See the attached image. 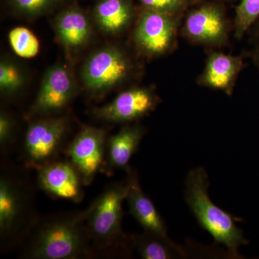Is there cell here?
I'll return each mask as SVG.
<instances>
[{
    "mask_svg": "<svg viewBox=\"0 0 259 259\" xmlns=\"http://www.w3.org/2000/svg\"><path fill=\"white\" fill-rule=\"evenodd\" d=\"M207 175L203 168H194L186 180L185 199L199 226L216 243L226 247L230 254L240 258L238 250L248 241L231 214L220 208L209 198Z\"/></svg>",
    "mask_w": 259,
    "mask_h": 259,
    "instance_id": "cell-1",
    "label": "cell"
},
{
    "mask_svg": "<svg viewBox=\"0 0 259 259\" xmlns=\"http://www.w3.org/2000/svg\"><path fill=\"white\" fill-rule=\"evenodd\" d=\"M88 209L46 223L29 246L28 256L36 259H74L89 255Z\"/></svg>",
    "mask_w": 259,
    "mask_h": 259,
    "instance_id": "cell-2",
    "label": "cell"
},
{
    "mask_svg": "<svg viewBox=\"0 0 259 259\" xmlns=\"http://www.w3.org/2000/svg\"><path fill=\"white\" fill-rule=\"evenodd\" d=\"M129 181L107 187L90 205L87 229L99 248H107L122 236V203L127 197Z\"/></svg>",
    "mask_w": 259,
    "mask_h": 259,
    "instance_id": "cell-3",
    "label": "cell"
},
{
    "mask_svg": "<svg viewBox=\"0 0 259 259\" xmlns=\"http://www.w3.org/2000/svg\"><path fill=\"white\" fill-rule=\"evenodd\" d=\"M178 26L176 15L146 8L140 15L135 28V44L147 56L164 55L176 42Z\"/></svg>",
    "mask_w": 259,
    "mask_h": 259,
    "instance_id": "cell-4",
    "label": "cell"
},
{
    "mask_svg": "<svg viewBox=\"0 0 259 259\" xmlns=\"http://www.w3.org/2000/svg\"><path fill=\"white\" fill-rule=\"evenodd\" d=\"M131 67L128 59L120 49L104 48L89 58L83 66L81 77L89 91L102 93L125 80Z\"/></svg>",
    "mask_w": 259,
    "mask_h": 259,
    "instance_id": "cell-5",
    "label": "cell"
},
{
    "mask_svg": "<svg viewBox=\"0 0 259 259\" xmlns=\"http://www.w3.org/2000/svg\"><path fill=\"white\" fill-rule=\"evenodd\" d=\"M66 127L64 117L32 122L27 130L24 146L28 161L39 168L50 163L60 148Z\"/></svg>",
    "mask_w": 259,
    "mask_h": 259,
    "instance_id": "cell-6",
    "label": "cell"
},
{
    "mask_svg": "<svg viewBox=\"0 0 259 259\" xmlns=\"http://www.w3.org/2000/svg\"><path fill=\"white\" fill-rule=\"evenodd\" d=\"M105 132L94 127H83L70 146L71 163L81 177L83 185L93 182L105 156Z\"/></svg>",
    "mask_w": 259,
    "mask_h": 259,
    "instance_id": "cell-7",
    "label": "cell"
},
{
    "mask_svg": "<svg viewBox=\"0 0 259 259\" xmlns=\"http://www.w3.org/2000/svg\"><path fill=\"white\" fill-rule=\"evenodd\" d=\"M158 98L152 90L136 88L122 92L105 106L94 110L97 118L108 122H131L152 112Z\"/></svg>",
    "mask_w": 259,
    "mask_h": 259,
    "instance_id": "cell-8",
    "label": "cell"
},
{
    "mask_svg": "<svg viewBox=\"0 0 259 259\" xmlns=\"http://www.w3.org/2000/svg\"><path fill=\"white\" fill-rule=\"evenodd\" d=\"M184 32L192 41L219 47L228 40L229 25L220 7L205 5L189 14L186 18Z\"/></svg>",
    "mask_w": 259,
    "mask_h": 259,
    "instance_id": "cell-9",
    "label": "cell"
},
{
    "mask_svg": "<svg viewBox=\"0 0 259 259\" xmlns=\"http://www.w3.org/2000/svg\"><path fill=\"white\" fill-rule=\"evenodd\" d=\"M75 92L74 79L66 68L53 66L44 76L31 113L49 114L60 110L71 101Z\"/></svg>",
    "mask_w": 259,
    "mask_h": 259,
    "instance_id": "cell-10",
    "label": "cell"
},
{
    "mask_svg": "<svg viewBox=\"0 0 259 259\" xmlns=\"http://www.w3.org/2000/svg\"><path fill=\"white\" fill-rule=\"evenodd\" d=\"M37 179L42 190L54 197L76 202L82 199V180L71 163L50 162L39 168Z\"/></svg>",
    "mask_w": 259,
    "mask_h": 259,
    "instance_id": "cell-11",
    "label": "cell"
},
{
    "mask_svg": "<svg viewBox=\"0 0 259 259\" xmlns=\"http://www.w3.org/2000/svg\"><path fill=\"white\" fill-rule=\"evenodd\" d=\"M243 66L244 64L241 56L229 55L224 53H210L203 72L199 76V83L231 95Z\"/></svg>",
    "mask_w": 259,
    "mask_h": 259,
    "instance_id": "cell-12",
    "label": "cell"
},
{
    "mask_svg": "<svg viewBox=\"0 0 259 259\" xmlns=\"http://www.w3.org/2000/svg\"><path fill=\"white\" fill-rule=\"evenodd\" d=\"M128 181L129 189L126 199L131 214L144 228L145 231L169 238L164 221L152 201L143 192L135 172L130 175Z\"/></svg>",
    "mask_w": 259,
    "mask_h": 259,
    "instance_id": "cell-13",
    "label": "cell"
},
{
    "mask_svg": "<svg viewBox=\"0 0 259 259\" xmlns=\"http://www.w3.org/2000/svg\"><path fill=\"white\" fill-rule=\"evenodd\" d=\"M56 30L61 44L67 49L82 47L92 32L88 18L77 8H69L59 14L56 20Z\"/></svg>",
    "mask_w": 259,
    "mask_h": 259,
    "instance_id": "cell-14",
    "label": "cell"
},
{
    "mask_svg": "<svg viewBox=\"0 0 259 259\" xmlns=\"http://www.w3.org/2000/svg\"><path fill=\"white\" fill-rule=\"evenodd\" d=\"M144 133L141 126H127L112 136L107 145L109 166L112 168H128L130 160L137 151Z\"/></svg>",
    "mask_w": 259,
    "mask_h": 259,
    "instance_id": "cell-15",
    "label": "cell"
},
{
    "mask_svg": "<svg viewBox=\"0 0 259 259\" xmlns=\"http://www.w3.org/2000/svg\"><path fill=\"white\" fill-rule=\"evenodd\" d=\"M24 200L20 189L13 181L0 180V231L8 236L17 229L22 219Z\"/></svg>",
    "mask_w": 259,
    "mask_h": 259,
    "instance_id": "cell-16",
    "label": "cell"
},
{
    "mask_svg": "<svg viewBox=\"0 0 259 259\" xmlns=\"http://www.w3.org/2000/svg\"><path fill=\"white\" fill-rule=\"evenodd\" d=\"M94 14L102 30L117 34L128 26L134 16V10L127 0H100Z\"/></svg>",
    "mask_w": 259,
    "mask_h": 259,
    "instance_id": "cell-17",
    "label": "cell"
},
{
    "mask_svg": "<svg viewBox=\"0 0 259 259\" xmlns=\"http://www.w3.org/2000/svg\"><path fill=\"white\" fill-rule=\"evenodd\" d=\"M131 240L143 258L171 259L187 255L182 247L174 243L170 238L149 232L135 235Z\"/></svg>",
    "mask_w": 259,
    "mask_h": 259,
    "instance_id": "cell-18",
    "label": "cell"
},
{
    "mask_svg": "<svg viewBox=\"0 0 259 259\" xmlns=\"http://www.w3.org/2000/svg\"><path fill=\"white\" fill-rule=\"evenodd\" d=\"M9 41L15 54L25 59H30L38 54L39 41L28 28L17 27L10 32Z\"/></svg>",
    "mask_w": 259,
    "mask_h": 259,
    "instance_id": "cell-19",
    "label": "cell"
},
{
    "mask_svg": "<svg viewBox=\"0 0 259 259\" xmlns=\"http://www.w3.org/2000/svg\"><path fill=\"white\" fill-rule=\"evenodd\" d=\"M259 19V0H241L235 18V36L241 39Z\"/></svg>",
    "mask_w": 259,
    "mask_h": 259,
    "instance_id": "cell-20",
    "label": "cell"
},
{
    "mask_svg": "<svg viewBox=\"0 0 259 259\" xmlns=\"http://www.w3.org/2000/svg\"><path fill=\"white\" fill-rule=\"evenodd\" d=\"M24 76L17 65L8 61L0 64V90L3 93L12 95L23 87Z\"/></svg>",
    "mask_w": 259,
    "mask_h": 259,
    "instance_id": "cell-21",
    "label": "cell"
},
{
    "mask_svg": "<svg viewBox=\"0 0 259 259\" xmlns=\"http://www.w3.org/2000/svg\"><path fill=\"white\" fill-rule=\"evenodd\" d=\"M147 9L176 15L185 9L186 0H139Z\"/></svg>",
    "mask_w": 259,
    "mask_h": 259,
    "instance_id": "cell-22",
    "label": "cell"
},
{
    "mask_svg": "<svg viewBox=\"0 0 259 259\" xmlns=\"http://www.w3.org/2000/svg\"><path fill=\"white\" fill-rule=\"evenodd\" d=\"M56 1L57 0H11L19 12L28 15H36L44 13L55 4Z\"/></svg>",
    "mask_w": 259,
    "mask_h": 259,
    "instance_id": "cell-23",
    "label": "cell"
},
{
    "mask_svg": "<svg viewBox=\"0 0 259 259\" xmlns=\"http://www.w3.org/2000/svg\"><path fill=\"white\" fill-rule=\"evenodd\" d=\"M14 128L13 119L5 112L0 115V144L1 146L8 144L11 140Z\"/></svg>",
    "mask_w": 259,
    "mask_h": 259,
    "instance_id": "cell-24",
    "label": "cell"
},
{
    "mask_svg": "<svg viewBox=\"0 0 259 259\" xmlns=\"http://www.w3.org/2000/svg\"><path fill=\"white\" fill-rule=\"evenodd\" d=\"M257 39H258V41H257L254 49L252 51V59H253L255 66L259 69V37Z\"/></svg>",
    "mask_w": 259,
    "mask_h": 259,
    "instance_id": "cell-25",
    "label": "cell"
},
{
    "mask_svg": "<svg viewBox=\"0 0 259 259\" xmlns=\"http://www.w3.org/2000/svg\"><path fill=\"white\" fill-rule=\"evenodd\" d=\"M250 32H252V35L255 38H258L259 37V19L255 22L254 25L250 29Z\"/></svg>",
    "mask_w": 259,
    "mask_h": 259,
    "instance_id": "cell-26",
    "label": "cell"
}]
</instances>
